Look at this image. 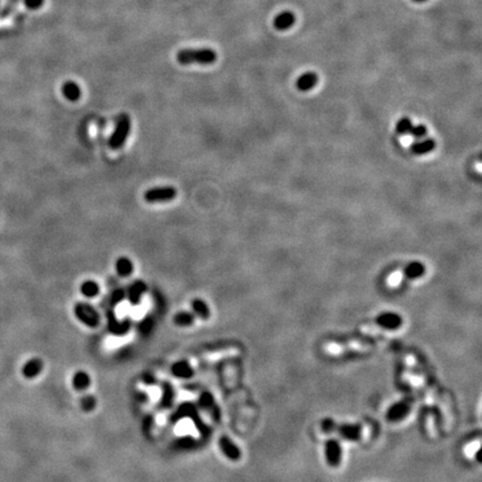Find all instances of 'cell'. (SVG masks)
<instances>
[{
	"instance_id": "cell-25",
	"label": "cell",
	"mask_w": 482,
	"mask_h": 482,
	"mask_svg": "<svg viewBox=\"0 0 482 482\" xmlns=\"http://www.w3.org/2000/svg\"><path fill=\"white\" fill-rule=\"evenodd\" d=\"M81 408L84 412H92L96 408V399L91 394L84 395L81 399Z\"/></svg>"
},
{
	"instance_id": "cell-5",
	"label": "cell",
	"mask_w": 482,
	"mask_h": 482,
	"mask_svg": "<svg viewBox=\"0 0 482 482\" xmlns=\"http://www.w3.org/2000/svg\"><path fill=\"white\" fill-rule=\"evenodd\" d=\"M325 460L330 468H338L343 460V449L338 440L327 439L324 446Z\"/></svg>"
},
{
	"instance_id": "cell-15",
	"label": "cell",
	"mask_w": 482,
	"mask_h": 482,
	"mask_svg": "<svg viewBox=\"0 0 482 482\" xmlns=\"http://www.w3.org/2000/svg\"><path fill=\"white\" fill-rule=\"evenodd\" d=\"M199 405L201 406V408L208 410L210 413L212 414L213 418H216V419L220 418V412H219L218 406L216 405V402H214L213 396L210 394L209 392H203L202 394L200 395Z\"/></svg>"
},
{
	"instance_id": "cell-10",
	"label": "cell",
	"mask_w": 482,
	"mask_h": 482,
	"mask_svg": "<svg viewBox=\"0 0 482 482\" xmlns=\"http://www.w3.org/2000/svg\"><path fill=\"white\" fill-rule=\"evenodd\" d=\"M295 21L296 18L292 11H283L275 17L274 27L280 31L288 30L294 26Z\"/></svg>"
},
{
	"instance_id": "cell-31",
	"label": "cell",
	"mask_w": 482,
	"mask_h": 482,
	"mask_svg": "<svg viewBox=\"0 0 482 482\" xmlns=\"http://www.w3.org/2000/svg\"><path fill=\"white\" fill-rule=\"evenodd\" d=\"M413 1L414 2H425V1H427V0H413Z\"/></svg>"
},
{
	"instance_id": "cell-30",
	"label": "cell",
	"mask_w": 482,
	"mask_h": 482,
	"mask_svg": "<svg viewBox=\"0 0 482 482\" xmlns=\"http://www.w3.org/2000/svg\"><path fill=\"white\" fill-rule=\"evenodd\" d=\"M143 381L147 383L148 385H153L154 382H156V376H154L153 373H145L143 375Z\"/></svg>"
},
{
	"instance_id": "cell-28",
	"label": "cell",
	"mask_w": 482,
	"mask_h": 482,
	"mask_svg": "<svg viewBox=\"0 0 482 482\" xmlns=\"http://www.w3.org/2000/svg\"><path fill=\"white\" fill-rule=\"evenodd\" d=\"M126 297V292L124 289H122V288H116L113 293H112V296H111V302L113 305H118V304L120 302L123 301V299Z\"/></svg>"
},
{
	"instance_id": "cell-6",
	"label": "cell",
	"mask_w": 482,
	"mask_h": 482,
	"mask_svg": "<svg viewBox=\"0 0 482 482\" xmlns=\"http://www.w3.org/2000/svg\"><path fill=\"white\" fill-rule=\"evenodd\" d=\"M412 409V401L406 399V400H401L396 403L392 404L390 408L387 409L385 413V419L391 423H396L403 421L406 416L410 414Z\"/></svg>"
},
{
	"instance_id": "cell-4",
	"label": "cell",
	"mask_w": 482,
	"mask_h": 482,
	"mask_svg": "<svg viewBox=\"0 0 482 482\" xmlns=\"http://www.w3.org/2000/svg\"><path fill=\"white\" fill-rule=\"evenodd\" d=\"M74 312H75V315L77 317V320L81 322H83L84 325H86L88 327H96L100 325L101 322L100 314H98L95 308L91 306L90 304L77 303L76 306L74 308Z\"/></svg>"
},
{
	"instance_id": "cell-23",
	"label": "cell",
	"mask_w": 482,
	"mask_h": 482,
	"mask_svg": "<svg viewBox=\"0 0 482 482\" xmlns=\"http://www.w3.org/2000/svg\"><path fill=\"white\" fill-rule=\"evenodd\" d=\"M81 292L87 298L96 297L98 293H100V286H98L97 283L93 282V280H87V282L82 284Z\"/></svg>"
},
{
	"instance_id": "cell-7",
	"label": "cell",
	"mask_w": 482,
	"mask_h": 482,
	"mask_svg": "<svg viewBox=\"0 0 482 482\" xmlns=\"http://www.w3.org/2000/svg\"><path fill=\"white\" fill-rule=\"evenodd\" d=\"M176 196V190L173 186H162L148 190L144 194V200L149 203L167 202Z\"/></svg>"
},
{
	"instance_id": "cell-3",
	"label": "cell",
	"mask_w": 482,
	"mask_h": 482,
	"mask_svg": "<svg viewBox=\"0 0 482 482\" xmlns=\"http://www.w3.org/2000/svg\"><path fill=\"white\" fill-rule=\"evenodd\" d=\"M130 130H131V121L129 115L126 114L121 115L118 122H116L114 132L110 138V141H109L110 148L113 150H119L123 147L124 143L126 142V140L129 138Z\"/></svg>"
},
{
	"instance_id": "cell-13",
	"label": "cell",
	"mask_w": 482,
	"mask_h": 482,
	"mask_svg": "<svg viewBox=\"0 0 482 482\" xmlns=\"http://www.w3.org/2000/svg\"><path fill=\"white\" fill-rule=\"evenodd\" d=\"M171 372L175 377L183 378V380L192 377V375H193L192 366H191L189 362L184 361V359H182V361H179V362L173 364L172 367H171Z\"/></svg>"
},
{
	"instance_id": "cell-27",
	"label": "cell",
	"mask_w": 482,
	"mask_h": 482,
	"mask_svg": "<svg viewBox=\"0 0 482 482\" xmlns=\"http://www.w3.org/2000/svg\"><path fill=\"white\" fill-rule=\"evenodd\" d=\"M409 134L414 139H422L425 137V134H427V128L422 124L412 125Z\"/></svg>"
},
{
	"instance_id": "cell-26",
	"label": "cell",
	"mask_w": 482,
	"mask_h": 482,
	"mask_svg": "<svg viewBox=\"0 0 482 482\" xmlns=\"http://www.w3.org/2000/svg\"><path fill=\"white\" fill-rule=\"evenodd\" d=\"M412 125H413V124H412V122H411L410 119H408V118L401 119L396 124V132L399 134L409 133L411 128H412Z\"/></svg>"
},
{
	"instance_id": "cell-11",
	"label": "cell",
	"mask_w": 482,
	"mask_h": 482,
	"mask_svg": "<svg viewBox=\"0 0 482 482\" xmlns=\"http://www.w3.org/2000/svg\"><path fill=\"white\" fill-rule=\"evenodd\" d=\"M44 364L41 362V359L39 358H31L29 361L26 362L24 366H22V375L24 377L28 378V380H31V378H35L36 376H38L40 372L43 371Z\"/></svg>"
},
{
	"instance_id": "cell-8",
	"label": "cell",
	"mask_w": 482,
	"mask_h": 482,
	"mask_svg": "<svg viewBox=\"0 0 482 482\" xmlns=\"http://www.w3.org/2000/svg\"><path fill=\"white\" fill-rule=\"evenodd\" d=\"M375 324L386 330H397L403 325V318L393 312H383L375 318Z\"/></svg>"
},
{
	"instance_id": "cell-19",
	"label": "cell",
	"mask_w": 482,
	"mask_h": 482,
	"mask_svg": "<svg viewBox=\"0 0 482 482\" xmlns=\"http://www.w3.org/2000/svg\"><path fill=\"white\" fill-rule=\"evenodd\" d=\"M191 307H192V313L194 314V316H198L201 320H208L210 317V308L207 305V303L203 302L202 299H193L192 303H191Z\"/></svg>"
},
{
	"instance_id": "cell-16",
	"label": "cell",
	"mask_w": 482,
	"mask_h": 482,
	"mask_svg": "<svg viewBox=\"0 0 482 482\" xmlns=\"http://www.w3.org/2000/svg\"><path fill=\"white\" fill-rule=\"evenodd\" d=\"M434 148H435L434 140L425 139V140H422V141H419V142H415L414 144H412L411 151L412 153L415 154V156H423V154L431 152L432 150H434Z\"/></svg>"
},
{
	"instance_id": "cell-17",
	"label": "cell",
	"mask_w": 482,
	"mask_h": 482,
	"mask_svg": "<svg viewBox=\"0 0 482 482\" xmlns=\"http://www.w3.org/2000/svg\"><path fill=\"white\" fill-rule=\"evenodd\" d=\"M73 387L76 391H85L91 385V377L85 371H78L73 376Z\"/></svg>"
},
{
	"instance_id": "cell-18",
	"label": "cell",
	"mask_w": 482,
	"mask_h": 482,
	"mask_svg": "<svg viewBox=\"0 0 482 482\" xmlns=\"http://www.w3.org/2000/svg\"><path fill=\"white\" fill-rule=\"evenodd\" d=\"M62 92L64 96L67 98L68 101L76 102L79 100V97L82 95V91L79 86L76 83L74 82H66L62 86Z\"/></svg>"
},
{
	"instance_id": "cell-29",
	"label": "cell",
	"mask_w": 482,
	"mask_h": 482,
	"mask_svg": "<svg viewBox=\"0 0 482 482\" xmlns=\"http://www.w3.org/2000/svg\"><path fill=\"white\" fill-rule=\"evenodd\" d=\"M44 1L45 0H24L26 7L32 9V10H34V9L40 8L44 4Z\"/></svg>"
},
{
	"instance_id": "cell-12",
	"label": "cell",
	"mask_w": 482,
	"mask_h": 482,
	"mask_svg": "<svg viewBox=\"0 0 482 482\" xmlns=\"http://www.w3.org/2000/svg\"><path fill=\"white\" fill-rule=\"evenodd\" d=\"M145 290H147V285L141 282V280H138V282H134L131 285L128 289V294H126L131 305H139Z\"/></svg>"
},
{
	"instance_id": "cell-1",
	"label": "cell",
	"mask_w": 482,
	"mask_h": 482,
	"mask_svg": "<svg viewBox=\"0 0 482 482\" xmlns=\"http://www.w3.org/2000/svg\"><path fill=\"white\" fill-rule=\"evenodd\" d=\"M321 430L325 434L335 433L349 442H357L362 438L363 427L359 423H338L334 419L326 418L321 422Z\"/></svg>"
},
{
	"instance_id": "cell-21",
	"label": "cell",
	"mask_w": 482,
	"mask_h": 482,
	"mask_svg": "<svg viewBox=\"0 0 482 482\" xmlns=\"http://www.w3.org/2000/svg\"><path fill=\"white\" fill-rule=\"evenodd\" d=\"M194 314L190 312H179L175 314V316L173 317V321L174 324L179 327H188L191 326L194 322Z\"/></svg>"
},
{
	"instance_id": "cell-22",
	"label": "cell",
	"mask_w": 482,
	"mask_h": 482,
	"mask_svg": "<svg viewBox=\"0 0 482 482\" xmlns=\"http://www.w3.org/2000/svg\"><path fill=\"white\" fill-rule=\"evenodd\" d=\"M116 271L118 274L122 277H128L133 271V264L131 263V260L129 258H125V257H121L119 260L116 261L115 264Z\"/></svg>"
},
{
	"instance_id": "cell-9",
	"label": "cell",
	"mask_w": 482,
	"mask_h": 482,
	"mask_svg": "<svg viewBox=\"0 0 482 482\" xmlns=\"http://www.w3.org/2000/svg\"><path fill=\"white\" fill-rule=\"evenodd\" d=\"M219 449L222 455L230 461H239L241 459V450L239 447L228 437V435H221L219 439Z\"/></svg>"
},
{
	"instance_id": "cell-20",
	"label": "cell",
	"mask_w": 482,
	"mask_h": 482,
	"mask_svg": "<svg viewBox=\"0 0 482 482\" xmlns=\"http://www.w3.org/2000/svg\"><path fill=\"white\" fill-rule=\"evenodd\" d=\"M424 273H425V267L423 264L419 263V261H413V263L409 264L404 270L406 278L409 279H418L420 277H422Z\"/></svg>"
},
{
	"instance_id": "cell-24",
	"label": "cell",
	"mask_w": 482,
	"mask_h": 482,
	"mask_svg": "<svg viewBox=\"0 0 482 482\" xmlns=\"http://www.w3.org/2000/svg\"><path fill=\"white\" fill-rule=\"evenodd\" d=\"M129 327H130L129 321H119L118 320H115V318H111L110 320V329L113 331L114 334H123L129 329Z\"/></svg>"
},
{
	"instance_id": "cell-14",
	"label": "cell",
	"mask_w": 482,
	"mask_h": 482,
	"mask_svg": "<svg viewBox=\"0 0 482 482\" xmlns=\"http://www.w3.org/2000/svg\"><path fill=\"white\" fill-rule=\"evenodd\" d=\"M318 83V76L313 72H307L297 79V88L302 92H308L315 87Z\"/></svg>"
},
{
	"instance_id": "cell-2",
	"label": "cell",
	"mask_w": 482,
	"mask_h": 482,
	"mask_svg": "<svg viewBox=\"0 0 482 482\" xmlns=\"http://www.w3.org/2000/svg\"><path fill=\"white\" fill-rule=\"evenodd\" d=\"M176 60L181 65H211L217 60V53L211 48H186L177 51Z\"/></svg>"
}]
</instances>
